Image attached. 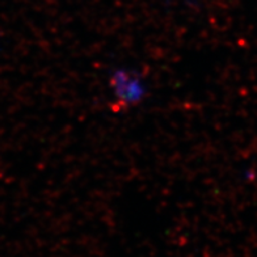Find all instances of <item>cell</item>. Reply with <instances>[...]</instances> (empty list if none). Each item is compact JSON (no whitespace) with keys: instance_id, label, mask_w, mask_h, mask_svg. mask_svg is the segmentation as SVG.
<instances>
[{"instance_id":"obj_1","label":"cell","mask_w":257,"mask_h":257,"mask_svg":"<svg viewBox=\"0 0 257 257\" xmlns=\"http://www.w3.org/2000/svg\"><path fill=\"white\" fill-rule=\"evenodd\" d=\"M109 88L115 104L123 108L138 106L149 95V85L143 75L127 66H117L110 71Z\"/></svg>"}]
</instances>
